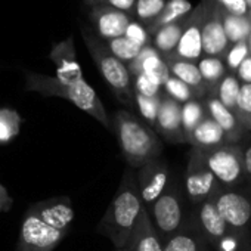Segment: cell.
<instances>
[{
  "instance_id": "obj_1",
  "label": "cell",
  "mask_w": 251,
  "mask_h": 251,
  "mask_svg": "<svg viewBox=\"0 0 251 251\" xmlns=\"http://www.w3.org/2000/svg\"><path fill=\"white\" fill-rule=\"evenodd\" d=\"M75 219L70 197H52L31 204L24 213L15 251H53Z\"/></svg>"
},
{
  "instance_id": "obj_2",
  "label": "cell",
  "mask_w": 251,
  "mask_h": 251,
  "mask_svg": "<svg viewBox=\"0 0 251 251\" xmlns=\"http://www.w3.org/2000/svg\"><path fill=\"white\" fill-rule=\"evenodd\" d=\"M144 208L136 180V170L127 167L123 173L114 198L96 226V230L108 238L115 250H121L132 236Z\"/></svg>"
},
{
  "instance_id": "obj_3",
  "label": "cell",
  "mask_w": 251,
  "mask_h": 251,
  "mask_svg": "<svg viewBox=\"0 0 251 251\" xmlns=\"http://www.w3.org/2000/svg\"><path fill=\"white\" fill-rule=\"evenodd\" d=\"M112 132L117 136L118 147L127 167L138 170L144 164L161 157L163 142L158 133L144 120H139L127 109L114 112Z\"/></svg>"
},
{
  "instance_id": "obj_4",
  "label": "cell",
  "mask_w": 251,
  "mask_h": 251,
  "mask_svg": "<svg viewBox=\"0 0 251 251\" xmlns=\"http://www.w3.org/2000/svg\"><path fill=\"white\" fill-rule=\"evenodd\" d=\"M24 89L39 93L45 98H62L74 103L78 109L92 115L105 129L112 130V121L108 117L99 96L86 80L77 83H64L56 77L36 71L24 73Z\"/></svg>"
},
{
  "instance_id": "obj_5",
  "label": "cell",
  "mask_w": 251,
  "mask_h": 251,
  "mask_svg": "<svg viewBox=\"0 0 251 251\" xmlns=\"http://www.w3.org/2000/svg\"><path fill=\"white\" fill-rule=\"evenodd\" d=\"M81 36L100 75L111 87L115 98L127 108H135V87L129 67L115 58L108 49L106 43L90 28L81 27Z\"/></svg>"
},
{
  "instance_id": "obj_6",
  "label": "cell",
  "mask_w": 251,
  "mask_h": 251,
  "mask_svg": "<svg viewBox=\"0 0 251 251\" xmlns=\"http://www.w3.org/2000/svg\"><path fill=\"white\" fill-rule=\"evenodd\" d=\"M188 207L191 205L185 194L183 179L175 173L166 192L158 198L152 210L148 211L152 226L163 244L185 226L191 213Z\"/></svg>"
},
{
  "instance_id": "obj_7",
  "label": "cell",
  "mask_w": 251,
  "mask_h": 251,
  "mask_svg": "<svg viewBox=\"0 0 251 251\" xmlns=\"http://www.w3.org/2000/svg\"><path fill=\"white\" fill-rule=\"evenodd\" d=\"M191 214L211 251H251V242L230 232L214 198L191 207Z\"/></svg>"
},
{
  "instance_id": "obj_8",
  "label": "cell",
  "mask_w": 251,
  "mask_h": 251,
  "mask_svg": "<svg viewBox=\"0 0 251 251\" xmlns=\"http://www.w3.org/2000/svg\"><path fill=\"white\" fill-rule=\"evenodd\" d=\"M214 201L230 232L251 242V188H222Z\"/></svg>"
},
{
  "instance_id": "obj_9",
  "label": "cell",
  "mask_w": 251,
  "mask_h": 251,
  "mask_svg": "<svg viewBox=\"0 0 251 251\" xmlns=\"http://www.w3.org/2000/svg\"><path fill=\"white\" fill-rule=\"evenodd\" d=\"M183 188L191 207L214 198L222 191V185L210 170L205 152L201 148H191L183 176Z\"/></svg>"
},
{
  "instance_id": "obj_10",
  "label": "cell",
  "mask_w": 251,
  "mask_h": 251,
  "mask_svg": "<svg viewBox=\"0 0 251 251\" xmlns=\"http://www.w3.org/2000/svg\"><path fill=\"white\" fill-rule=\"evenodd\" d=\"M210 170L222 188L247 185L244 144H225L213 150H204Z\"/></svg>"
},
{
  "instance_id": "obj_11",
  "label": "cell",
  "mask_w": 251,
  "mask_h": 251,
  "mask_svg": "<svg viewBox=\"0 0 251 251\" xmlns=\"http://www.w3.org/2000/svg\"><path fill=\"white\" fill-rule=\"evenodd\" d=\"M175 172L167 160L158 157L136 170V180L139 194L147 211H151L158 198L169 188Z\"/></svg>"
},
{
  "instance_id": "obj_12",
  "label": "cell",
  "mask_w": 251,
  "mask_h": 251,
  "mask_svg": "<svg viewBox=\"0 0 251 251\" xmlns=\"http://www.w3.org/2000/svg\"><path fill=\"white\" fill-rule=\"evenodd\" d=\"M202 52L207 56L222 58L227 53L229 39L223 25V12L210 0H204V18H202Z\"/></svg>"
},
{
  "instance_id": "obj_13",
  "label": "cell",
  "mask_w": 251,
  "mask_h": 251,
  "mask_svg": "<svg viewBox=\"0 0 251 251\" xmlns=\"http://www.w3.org/2000/svg\"><path fill=\"white\" fill-rule=\"evenodd\" d=\"M90 21L96 36L105 42H109L126 34L132 23L130 14L121 12L108 5H96L90 11Z\"/></svg>"
},
{
  "instance_id": "obj_14",
  "label": "cell",
  "mask_w": 251,
  "mask_h": 251,
  "mask_svg": "<svg viewBox=\"0 0 251 251\" xmlns=\"http://www.w3.org/2000/svg\"><path fill=\"white\" fill-rule=\"evenodd\" d=\"M155 132L158 133V136H161L166 142L172 145L186 144L182 127V105L166 93H163L161 98Z\"/></svg>"
},
{
  "instance_id": "obj_15",
  "label": "cell",
  "mask_w": 251,
  "mask_h": 251,
  "mask_svg": "<svg viewBox=\"0 0 251 251\" xmlns=\"http://www.w3.org/2000/svg\"><path fill=\"white\" fill-rule=\"evenodd\" d=\"M202 18H204V2H201V5L195 11H192L191 17L186 18V25L182 33L180 42L175 53L169 58H179V59H185L191 62L200 59L201 53H204L202 52V33H201Z\"/></svg>"
},
{
  "instance_id": "obj_16",
  "label": "cell",
  "mask_w": 251,
  "mask_h": 251,
  "mask_svg": "<svg viewBox=\"0 0 251 251\" xmlns=\"http://www.w3.org/2000/svg\"><path fill=\"white\" fill-rule=\"evenodd\" d=\"M129 71L132 77L145 74L161 87L172 75L166 58L152 45L145 46L139 53V56L132 64H129Z\"/></svg>"
},
{
  "instance_id": "obj_17",
  "label": "cell",
  "mask_w": 251,
  "mask_h": 251,
  "mask_svg": "<svg viewBox=\"0 0 251 251\" xmlns=\"http://www.w3.org/2000/svg\"><path fill=\"white\" fill-rule=\"evenodd\" d=\"M50 61L56 67V78H59L64 83H77L84 80L81 67L77 61L75 56V49H74V40L73 37H68L64 42H59L53 45L50 55Z\"/></svg>"
},
{
  "instance_id": "obj_18",
  "label": "cell",
  "mask_w": 251,
  "mask_h": 251,
  "mask_svg": "<svg viewBox=\"0 0 251 251\" xmlns=\"http://www.w3.org/2000/svg\"><path fill=\"white\" fill-rule=\"evenodd\" d=\"M208 115L220 126L226 135L227 144H244L247 141L248 132L242 127L235 112L227 109L217 96H208L204 100Z\"/></svg>"
},
{
  "instance_id": "obj_19",
  "label": "cell",
  "mask_w": 251,
  "mask_h": 251,
  "mask_svg": "<svg viewBox=\"0 0 251 251\" xmlns=\"http://www.w3.org/2000/svg\"><path fill=\"white\" fill-rule=\"evenodd\" d=\"M163 250L164 251H211V247L200 232L192 214L189 213L185 226L163 244Z\"/></svg>"
},
{
  "instance_id": "obj_20",
  "label": "cell",
  "mask_w": 251,
  "mask_h": 251,
  "mask_svg": "<svg viewBox=\"0 0 251 251\" xmlns=\"http://www.w3.org/2000/svg\"><path fill=\"white\" fill-rule=\"evenodd\" d=\"M117 251H164L163 242L160 241L152 226V222L147 208L142 210L139 220L136 223V227L132 236L129 238L127 244Z\"/></svg>"
},
{
  "instance_id": "obj_21",
  "label": "cell",
  "mask_w": 251,
  "mask_h": 251,
  "mask_svg": "<svg viewBox=\"0 0 251 251\" xmlns=\"http://www.w3.org/2000/svg\"><path fill=\"white\" fill-rule=\"evenodd\" d=\"M166 61L169 64L170 74L186 83L189 87H192L200 100H205V98L208 96V90L202 80L198 65L195 62L179 59V58H166Z\"/></svg>"
},
{
  "instance_id": "obj_22",
  "label": "cell",
  "mask_w": 251,
  "mask_h": 251,
  "mask_svg": "<svg viewBox=\"0 0 251 251\" xmlns=\"http://www.w3.org/2000/svg\"><path fill=\"white\" fill-rule=\"evenodd\" d=\"M189 144L192 147H197L201 150H213V148L227 144V141H226V135L222 130L220 126L210 115H207L205 120L192 133Z\"/></svg>"
},
{
  "instance_id": "obj_23",
  "label": "cell",
  "mask_w": 251,
  "mask_h": 251,
  "mask_svg": "<svg viewBox=\"0 0 251 251\" xmlns=\"http://www.w3.org/2000/svg\"><path fill=\"white\" fill-rule=\"evenodd\" d=\"M185 25H186V18L182 20V21H179V23L169 24V25H164V27L158 28L154 33L152 46L164 58L172 56L175 53L179 42H180V37H182V33L185 30Z\"/></svg>"
},
{
  "instance_id": "obj_24",
  "label": "cell",
  "mask_w": 251,
  "mask_h": 251,
  "mask_svg": "<svg viewBox=\"0 0 251 251\" xmlns=\"http://www.w3.org/2000/svg\"><path fill=\"white\" fill-rule=\"evenodd\" d=\"M207 115H208V111L205 108L204 100L192 99L182 105V127H183V135H185L186 144L191 142L192 133L205 120Z\"/></svg>"
},
{
  "instance_id": "obj_25",
  "label": "cell",
  "mask_w": 251,
  "mask_h": 251,
  "mask_svg": "<svg viewBox=\"0 0 251 251\" xmlns=\"http://www.w3.org/2000/svg\"><path fill=\"white\" fill-rule=\"evenodd\" d=\"M198 68H200V73L202 75V80H204V83L207 86L208 96H216L217 87H219L220 81L226 75V68H225L223 61L220 58L205 56V58L200 59Z\"/></svg>"
},
{
  "instance_id": "obj_26",
  "label": "cell",
  "mask_w": 251,
  "mask_h": 251,
  "mask_svg": "<svg viewBox=\"0 0 251 251\" xmlns=\"http://www.w3.org/2000/svg\"><path fill=\"white\" fill-rule=\"evenodd\" d=\"M192 11H194V8L188 0H169L161 17L154 24H151L148 30H150V33H155L158 28H161L164 25L175 24V23L185 20L186 15L192 14Z\"/></svg>"
},
{
  "instance_id": "obj_27",
  "label": "cell",
  "mask_w": 251,
  "mask_h": 251,
  "mask_svg": "<svg viewBox=\"0 0 251 251\" xmlns=\"http://www.w3.org/2000/svg\"><path fill=\"white\" fill-rule=\"evenodd\" d=\"M23 117L9 106L0 108V145L11 144L21 132Z\"/></svg>"
},
{
  "instance_id": "obj_28",
  "label": "cell",
  "mask_w": 251,
  "mask_h": 251,
  "mask_svg": "<svg viewBox=\"0 0 251 251\" xmlns=\"http://www.w3.org/2000/svg\"><path fill=\"white\" fill-rule=\"evenodd\" d=\"M223 25L229 43L247 42L251 31V17H235L229 12H223Z\"/></svg>"
},
{
  "instance_id": "obj_29",
  "label": "cell",
  "mask_w": 251,
  "mask_h": 251,
  "mask_svg": "<svg viewBox=\"0 0 251 251\" xmlns=\"http://www.w3.org/2000/svg\"><path fill=\"white\" fill-rule=\"evenodd\" d=\"M239 90H241L239 78H236L233 74H226L225 78L220 81V84L217 87V93H216V96L220 99V102L227 109L235 112V115H236V109H238Z\"/></svg>"
},
{
  "instance_id": "obj_30",
  "label": "cell",
  "mask_w": 251,
  "mask_h": 251,
  "mask_svg": "<svg viewBox=\"0 0 251 251\" xmlns=\"http://www.w3.org/2000/svg\"><path fill=\"white\" fill-rule=\"evenodd\" d=\"M108 49L111 50V53L118 58L121 62L124 64H132L138 56L139 53L142 52V46L136 45L135 42H132L130 39H127L126 36L123 37H117V39H112L109 42H105Z\"/></svg>"
},
{
  "instance_id": "obj_31",
  "label": "cell",
  "mask_w": 251,
  "mask_h": 251,
  "mask_svg": "<svg viewBox=\"0 0 251 251\" xmlns=\"http://www.w3.org/2000/svg\"><path fill=\"white\" fill-rule=\"evenodd\" d=\"M161 98H163V93L158 96H144V95L135 93L136 108L139 109L141 115L144 117V121L148 126H151L152 129L157 124V118H158V112H160V106H161Z\"/></svg>"
},
{
  "instance_id": "obj_32",
  "label": "cell",
  "mask_w": 251,
  "mask_h": 251,
  "mask_svg": "<svg viewBox=\"0 0 251 251\" xmlns=\"http://www.w3.org/2000/svg\"><path fill=\"white\" fill-rule=\"evenodd\" d=\"M166 5H167V0H138L135 6V12L141 21L154 24L164 12Z\"/></svg>"
},
{
  "instance_id": "obj_33",
  "label": "cell",
  "mask_w": 251,
  "mask_h": 251,
  "mask_svg": "<svg viewBox=\"0 0 251 251\" xmlns=\"http://www.w3.org/2000/svg\"><path fill=\"white\" fill-rule=\"evenodd\" d=\"M163 89H164L166 95H169L172 99L177 100L179 103H186L192 99H198V96L192 87H189L186 83H183L182 80H179L173 75L169 77V80L164 83Z\"/></svg>"
},
{
  "instance_id": "obj_34",
  "label": "cell",
  "mask_w": 251,
  "mask_h": 251,
  "mask_svg": "<svg viewBox=\"0 0 251 251\" xmlns=\"http://www.w3.org/2000/svg\"><path fill=\"white\" fill-rule=\"evenodd\" d=\"M236 117L242 127L251 133V83H242L238 98Z\"/></svg>"
},
{
  "instance_id": "obj_35",
  "label": "cell",
  "mask_w": 251,
  "mask_h": 251,
  "mask_svg": "<svg viewBox=\"0 0 251 251\" xmlns=\"http://www.w3.org/2000/svg\"><path fill=\"white\" fill-rule=\"evenodd\" d=\"M250 56V52H248V46H247V42H239V43H235L232 45V48L227 50L226 53V64L227 67L232 70V71H238V68L241 67V64Z\"/></svg>"
},
{
  "instance_id": "obj_36",
  "label": "cell",
  "mask_w": 251,
  "mask_h": 251,
  "mask_svg": "<svg viewBox=\"0 0 251 251\" xmlns=\"http://www.w3.org/2000/svg\"><path fill=\"white\" fill-rule=\"evenodd\" d=\"M133 87H135V93H139V95H144V96H158V95H161V86L157 84L155 81H152L145 74H139V75L135 77Z\"/></svg>"
},
{
  "instance_id": "obj_37",
  "label": "cell",
  "mask_w": 251,
  "mask_h": 251,
  "mask_svg": "<svg viewBox=\"0 0 251 251\" xmlns=\"http://www.w3.org/2000/svg\"><path fill=\"white\" fill-rule=\"evenodd\" d=\"M124 36L127 37V39H130L132 42H135L136 45L142 46V48L151 45L150 43L151 37H150L148 28H145L144 25H141L139 23H135V21H132L129 24V27H127V30H126V34Z\"/></svg>"
},
{
  "instance_id": "obj_38",
  "label": "cell",
  "mask_w": 251,
  "mask_h": 251,
  "mask_svg": "<svg viewBox=\"0 0 251 251\" xmlns=\"http://www.w3.org/2000/svg\"><path fill=\"white\" fill-rule=\"evenodd\" d=\"M225 6L226 12L235 15V17H248V2L247 0H219Z\"/></svg>"
},
{
  "instance_id": "obj_39",
  "label": "cell",
  "mask_w": 251,
  "mask_h": 251,
  "mask_svg": "<svg viewBox=\"0 0 251 251\" xmlns=\"http://www.w3.org/2000/svg\"><path fill=\"white\" fill-rule=\"evenodd\" d=\"M138 0H102L100 5H108L114 9H118L121 12L130 14L132 11H135Z\"/></svg>"
},
{
  "instance_id": "obj_40",
  "label": "cell",
  "mask_w": 251,
  "mask_h": 251,
  "mask_svg": "<svg viewBox=\"0 0 251 251\" xmlns=\"http://www.w3.org/2000/svg\"><path fill=\"white\" fill-rule=\"evenodd\" d=\"M12 207H14V198L11 197L8 188L0 183V214L11 211Z\"/></svg>"
},
{
  "instance_id": "obj_41",
  "label": "cell",
  "mask_w": 251,
  "mask_h": 251,
  "mask_svg": "<svg viewBox=\"0 0 251 251\" xmlns=\"http://www.w3.org/2000/svg\"><path fill=\"white\" fill-rule=\"evenodd\" d=\"M244 163H245L247 185L251 188V141L244 142Z\"/></svg>"
},
{
  "instance_id": "obj_42",
  "label": "cell",
  "mask_w": 251,
  "mask_h": 251,
  "mask_svg": "<svg viewBox=\"0 0 251 251\" xmlns=\"http://www.w3.org/2000/svg\"><path fill=\"white\" fill-rule=\"evenodd\" d=\"M238 77L242 83H251V56H248L238 68Z\"/></svg>"
},
{
  "instance_id": "obj_43",
  "label": "cell",
  "mask_w": 251,
  "mask_h": 251,
  "mask_svg": "<svg viewBox=\"0 0 251 251\" xmlns=\"http://www.w3.org/2000/svg\"><path fill=\"white\" fill-rule=\"evenodd\" d=\"M84 3H86L87 6L93 8V6H96V5H100V3H102V0H84Z\"/></svg>"
},
{
  "instance_id": "obj_44",
  "label": "cell",
  "mask_w": 251,
  "mask_h": 251,
  "mask_svg": "<svg viewBox=\"0 0 251 251\" xmlns=\"http://www.w3.org/2000/svg\"><path fill=\"white\" fill-rule=\"evenodd\" d=\"M247 46H248V52H250V56H251V31L247 37Z\"/></svg>"
},
{
  "instance_id": "obj_45",
  "label": "cell",
  "mask_w": 251,
  "mask_h": 251,
  "mask_svg": "<svg viewBox=\"0 0 251 251\" xmlns=\"http://www.w3.org/2000/svg\"><path fill=\"white\" fill-rule=\"evenodd\" d=\"M247 2H248V6H250V9H251V0H247Z\"/></svg>"
},
{
  "instance_id": "obj_46",
  "label": "cell",
  "mask_w": 251,
  "mask_h": 251,
  "mask_svg": "<svg viewBox=\"0 0 251 251\" xmlns=\"http://www.w3.org/2000/svg\"><path fill=\"white\" fill-rule=\"evenodd\" d=\"M114 251H117V250H114Z\"/></svg>"
}]
</instances>
